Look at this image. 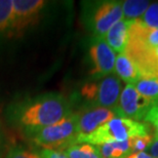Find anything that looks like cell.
I'll return each instance as SVG.
<instances>
[{"label":"cell","mask_w":158,"mask_h":158,"mask_svg":"<svg viewBox=\"0 0 158 158\" xmlns=\"http://www.w3.org/2000/svg\"><path fill=\"white\" fill-rule=\"evenodd\" d=\"M73 112L72 103L58 93H48L17 102L7 110L8 121L27 135L53 125Z\"/></svg>","instance_id":"6da1fadb"},{"label":"cell","mask_w":158,"mask_h":158,"mask_svg":"<svg viewBox=\"0 0 158 158\" xmlns=\"http://www.w3.org/2000/svg\"><path fill=\"white\" fill-rule=\"evenodd\" d=\"M122 90L121 80L116 75L91 79L85 82L79 90L82 107H102L114 109Z\"/></svg>","instance_id":"7a4b0ae2"},{"label":"cell","mask_w":158,"mask_h":158,"mask_svg":"<svg viewBox=\"0 0 158 158\" xmlns=\"http://www.w3.org/2000/svg\"><path fill=\"white\" fill-rule=\"evenodd\" d=\"M77 114L72 113L67 118L27 135L34 144L43 149L64 151L77 141Z\"/></svg>","instance_id":"3957f363"},{"label":"cell","mask_w":158,"mask_h":158,"mask_svg":"<svg viewBox=\"0 0 158 158\" xmlns=\"http://www.w3.org/2000/svg\"><path fill=\"white\" fill-rule=\"evenodd\" d=\"M150 135V125L135 120L115 117L90 134L82 143L94 146L111 142H122L134 137Z\"/></svg>","instance_id":"277c9868"},{"label":"cell","mask_w":158,"mask_h":158,"mask_svg":"<svg viewBox=\"0 0 158 158\" xmlns=\"http://www.w3.org/2000/svg\"><path fill=\"white\" fill-rule=\"evenodd\" d=\"M84 24L93 38H104L107 32L123 19L122 2L97 1L86 4Z\"/></svg>","instance_id":"5b68a950"},{"label":"cell","mask_w":158,"mask_h":158,"mask_svg":"<svg viewBox=\"0 0 158 158\" xmlns=\"http://www.w3.org/2000/svg\"><path fill=\"white\" fill-rule=\"evenodd\" d=\"M43 0H15L12 1L11 23L7 31L8 37L19 38L31 29L40 18L45 6Z\"/></svg>","instance_id":"8992f818"},{"label":"cell","mask_w":158,"mask_h":158,"mask_svg":"<svg viewBox=\"0 0 158 158\" xmlns=\"http://www.w3.org/2000/svg\"><path fill=\"white\" fill-rule=\"evenodd\" d=\"M153 105L138 93L132 84H126L120 93L117 105L113 109L117 117L141 122L145 120Z\"/></svg>","instance_id":"52a82bcc"},{"label":"cell","mask_w":158,"mask_h":158,"mask_svg":"<svg viewBox=\"0 0 158 158\" xmlns=\"http://www.w3.org/2000/svg\"><path fill=\"white\" fill-rule=\"evenodd\" d=\"M87 56L91 79H99L113 74L116 60L115 52L104 38H91Z\"/></svg>","instance_id":"ba28073f"},{"label":"cell","mask_w":158,"mask_h":158,"mask_svg":"<svg viewBox=\"0 0 158 158\" xmlns=\"http://www.w3.org/2000/svg\"><path fill=\"white\" fill-rule=\"evenodd\" d=\"M76 114L78 131L76 143H82L85 138L97 131L100 126L117 116L113 109L102 107H81Z\"/></svg>","instance_id":"9c48e42d"},{"label":"cell","mask_w":158,"mask_h":158,"mask_svg":"<svg viewBox=\"0 0 158 158\" xmlns=\"http://www.w3.org/2000/svg\"><path fill=\"white\" fill-rule=\"evenodd\" d=\"M131 21L122 20L116 23L111 29H110L104 37L107 44L111 47L113 52L118 53L124 52L125 46L128 40V30Z\"/></svg>","instance_id":"30bf717a"},{"label":"cell","mask_w":158,"mask_h":158,"mask_svg":"<svg viewBox=\"0 0 158 158\" xmlns=\"http://www.w3.org/2000/svg\"><path fill=\"white\" fill-rule=\"evenodd\" d=\"M115 75L120 80L126 82L127 84H134L141 77V73L132 61L124 52L118 53L115 60Z\"/></svg>","instance_id":"8fae6325"},{"label":"cell","mask_w":158,"mask_h":158,"mask_svg":"<svg viewBox=\"0 0 158 158\" xmlns=\"http://www.w3.org/2000/svg\"><path fill=\"white\" fill-rule=\"evenodd\" d=\"M101 158H126L132 154V138L122 142H111L97 146Z\"/></svg>","instance_id":"7c38bea8"},{"label":"cell","mask_w":158,"mask_h":158,"mask_svg":"<svg viewBox=\"0 0 158 158\" xmlns=\"http://www.w3.org/2000/svg\"><path fill=\"white\" fill-rule=\"evenodd\" d=\"M132 85L153 106H158V77L141 76Z\"/></svg>","instance_id":"4fadbf2b"},{"label":"cell","mask_w":158,"mask_h":158,"mask_svg":"<svg viewBox=\"0 0 158 158\" xmlns=\"http://www.w3.org/2000/svg\"><path fill=\"white\" fill-rule=\"evenodd\" d=\"M149 6L150 1L147 0H125L122 2L123 17L127 21L138 20L143 17Z\"/></svg>","instance_id":"5bb4252c"},{"label":"cell","mask_w":158,"mask_h":158,"mask_svg":"<svg viewBox=\"0 0 158 158\" xmlns=\"http://www.w3.org/2000/svg\"><path fill=\"white\" fill-rule=\"evenodd\" d=\"M68 158H101L97 146L87 143H74L64 150Z\"/></svg>","instance_id":"9a60e30c"},{"label":"cell","mask_w":158,"mask_h":158,"mask_svg":"<svg viewBox=\"0 0 158 158\" xmlns=\"http://www.w3.org/2000/svg\"><path fill=\"white\" fill-rule=\"evenodd\" d=\"M12 17V1L11 0H0V34L9 29Z\"/></svg>","instance_id":"2e32d148"},{"label":"cell","mask_w":158,"mask_h":158,"mask_svg":"<svg viewBox=\"0 0 158 158\" xmlns=\"http://www.w3.org/2000/svg\"><path fill=\"white\" fill-rule=\"evenodd\" d=\"M140 20L146 26L158 29V2L151 4L144 14L143 18L140 19Z\"/></svg>","instance_id":"e0dca14e"},{"label":"cell","mask_w":158,"mask_h":158,"mask_svg":"<svg viewBox=\"0 0 158 158\" xmlns=\"http://www.w3.org/2000/svg\"><path fill=\"white\" fill-rule=\"evenodd\" d=\"M5 158H41L40 153L24 147H14L8 151Z\"/></svg>","instance_id":"ac0fdd59"},{"label":"cell","mask_w":158,"mask_h":158,"mask_svg":"<svg viewBox=\"0 0 158 158\" xmlns=\"http://www.w3.org/2000/svg\"><path fill=\"white\" fill-rule=\"evenodd\" d=\"M154 138L151 135H140L132 138V153L146 152Z\"/></svg>","instance_id":"d6986e66"},{"label":"cell","mask_w":158,"mask_h":158,"mask_svg":"<svg viewBox=\"0 0 158 158\" xmlns=\"http://www.w3.org/2000/svg\"><path fill=\"white\" fill-rule=\"evenodd\" d=\"M145 123H149L154 129L155 139H158V106H153L145 118Z\"/></svg>","instance_id":"ffe728a7"},{"label":"cell","mask_w":158,"mask_h":158,"mask_svg":"<svg viewBox=\"0 0 158 158\" xmlns=\"http://www.w3.org/2000/svg\"><path fill=\"white\" fill-rule=\"evenodd\" d=\"M41 158H68L67 155L63 151L42 149L40 151Z\"/></svg>","instance_id":"44dd1931"},{"label":"cell","mask_w":158,"mask_h":158,"mask_svg":"<svg viewBox=\"0 0 158 158\" xmlns=\"http://www.w3.org/2000/svg\"><path fill=\"white\" fill-rule=\"evenodd\" d=\"M146 152L152 158H158V139H153Z\"/></svg>","instance_id":"7402d4cb"},{"label":"cell","mask_w":158,"mask_h":158,"mask_svg":"<svg viewBox=\"0 0 158 158\" xmlns=\"http://www.w3.org/2000/svg\"><path fill=\"white\" fill-rule=\"evenodd\" d=\"M126 158H152V157L146 152H139V153H132Z\"/></svg>","instance_id":"603a6c76"}]
</instances>
